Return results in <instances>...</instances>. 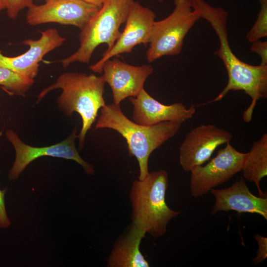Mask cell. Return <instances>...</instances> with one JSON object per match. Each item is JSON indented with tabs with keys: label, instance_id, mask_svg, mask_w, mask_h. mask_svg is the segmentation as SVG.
<instances>
[{
	"label": "cell",
	"instance_id": "1",
	"mask_svg": "<svg viewBox=\"0 0 267 267\" xmlns=\"http://www.w3.org/2000/svg\"><path fill=\"white\" fill-rule=\"evenodd\" d=\"M188 0L194 12L206 20L218 36L220 45L214 54L222 61L228 75V82L223 90L214 99L201 105L220 101L231 90H242L251 98L243 114L244 120L250 122L257 101L267 97V66L248 64L232 52L228 40L227 12L223 8L213 7L204 0Z\"/></svg>",
	"mask_w": 267,
	"mask_h": 267
},
{
	"label": "cell",
	"instance_id": "2",
	"mask_svg": "<svg viewBox=\"0 0 267 267\" xmlns=\"http://www.w3.org/2000/svg\"><path fill=\"white\" fill-rule=\"evenodd\" d=\"M105 83L102 76L66 72L61 74L54 84L42 90L36 102L39 103L52 90H62L57 99V106L68 117L75 112L80 115L82 127L77 138L79 148L82 149L87 132L96 121L98 110L105 105L103 97Z\"/></svg>",
	"mask_w": 267,
	"mask_h": 267
},
{
	"label": "cell",
	"instance_id": "3",
	"mask_svg": "<svg viewBox=\"0 0 267 267\" xmlns=\"http://www.w3.org/2000/svg\"><path fill=\"white\" fill-rule=\"evenodd\" d=\"M181 123L166 121L143 126L130 120L122 112L120 104L105 105L95 124V129L107 128L117 131L126 140L130 156H134L139 167V179L149 173L148 163L152 152L175 135Z\"/></svg>",
	"mask_w": 267,
	"mask_h": 267
},
{
	"label": "cell",
	"instance_id": "4",
	"mask_svg": "<svg viewBox=\"0 0 267 267\" xmlns=\"http://www.w3.org/2000/svg\"><path fill=\"white\" fill-rule=\"evenodd\" d=\"M168 186V173L160 170L134 181L130 192L132 223L155 238L166 234L169 222L180 213L166 203Z\"/></svg>",
	"mask_w": 267,
	"mask_h": 267
},
{
	"label": "cell",
	"instance_id": "5",
	"mask_svg": "<svg viewBox=\"0 0 267 267\" xmlns=\"http://www.w3.org/2000/svg\"><path fill=\"white\" fill-rule=\"evenodd\" d=\"M134 0H105L79 35L80 46L70 56L59 60L64 68L74 62L89 64L95 48L105 44L110 50L119 37L120 26L126 22Z\"/></svg>",
	"mask_w": 267,
	"mask_h": 267
},
{
	"label": "cell",
	"instance_id": "6",
	"mask_svg": "<svg viewBox=\"0 0 267 267\" xmlns=\"http://www.w3.org/2000/svg\"><path fill=\"white\" fill-rule=\"evenodd\" d=\"M174 3L173 11L153 25L146 52L149 63L164 56L179 54L185 36L200 18L194 12L188 0H174Z\"/></svg>",
	"mask_w": 267,
	"mask_h": 267
},
{
	"label": "cell",
	"instance_id": "7",
	"mask_svg": "<svg viewBox=\"0 0 267 267\" xmlns=\"http://www.w3.org/2000/svg\"><path fill=\"white\" fill-rule=\"evenodd\" d=\"M5 135L15 151V160L8 174L10 180L18 179L29 164L43 156L72 160L80 164L88 175L94 173L93 167L82 158L76 148L75 140L77 138L76 129H74L69 136L62 141L51 146L41 147H33L25 144L12 130H6Z\"/></svg>",
	"mask_w": 267,
	"mask_h": 267
},
{
	"label": "cell",
	"instance_id": "8",
	"mask_svg": "<svg viewBox=\"0 0 267 267\" xmlns=\"http://www.w3.org/2000/svg\"><path fill=\"white\" fill-rule=\"evenodd\" d=\"M246 153L237 150L229 142L220 150L217 155L204 166L200 165L191 171V195L199 197L241 171Z\"/></svg>",
	"mask_w": 267,
	"mask_h": 267
},
{
	"label": "cell",
	"instance_id": "9",
	"mask_svg": "<svg viewBox=\"0 0 267 267\" xmlns=\"http://www.w3.org/2000/svg\"><path fill=\"white\" fill-rule=\"evenodd\" d=\"M156 18L155 13L147 7L134 1L126 21L123 32L113 47L106 50L101 58L90 66L94 73H101L103 64L112 57L125 53H130L137 45H146L149 43L153 25Z\"/></svg>",
	"mask_w": 267,
	"mask_h": 267
},
{
	"label": "cell",
	"instance_id": "10",
	"mask_svg": "<svg viewBox=\"0 0 267 267\" xmlns=\"http://www.w3.org/2000/svg\"><path fill=\"white\" fill-rule=\"evenodd\" d=\"M100 8L84 0H46L28 8L26 22L32 26L57 23L81 30Z\"/></svg>",
	"mask_w": 267,
	"mask_h": 267
},
{
	"label": "cell",
	"instance_id": "11",
	"mask_svg": "<svg viewBox=\"0 0 267 267\" xmlns=\"http://www.w3.org/2000/svg\"><path fill=\"white\" fill-rule=\"evenodd\" d=\"M228 132L214 125H202L191 130L179 148V163L183 170L190 172L210 159L220 145L229 142Z\"/></svg>",
	"mask_w": 267,
	"mask_h": 267
},
{
	"label": "cell",
	"instance_id": "12",
	"mask_svg": "<svg viewBox=\"0 0 267 267\" xmlns=\"http://www.w3.org/2000/svg\"><path fill=\"white\" fill-rule=\"evenodd\" d=\"M153 70L149 65L135 66L117 58L105 61L102 76L111 88L113 103L120 104L127 97L136 96L144 89L146 79Z\"/></svg>",
	"mask_w": 267,
	"mask_h": 267
},
{
	"label": "cell",
	"instance_id": "13",
	"mask_svg": "<svg viewBox=\"0 0 267 267\" xmlns=\"http://www.w3.org/2000/svg\"><path fill=\"white\" fill-rule=\"evenodd\" d=\"M38 40L26 39L21 44L29 46L24 53L13 57L4 55L0 50V66L34 79L39 71V63L48 52L60 46L65 41L56 29L42 31Z\"/></svg>",
	"mask_w": 267,
	"mask_h": 267
},
{
	"label": "cell",
	"instance_id": "14",
	"mask_svg": "<svg viewBox=\"0 0 267 267\" xmlns=\"http://www.w3.org/2000/svg\"><path fill=\"white\" fill-rule=\"evenodd\" d=\"M129 100L133 105V121L143 126H151L166 121L182 123L191 118L196 112L194 105L187 108L181 103L163 104L144 89L136 96L129 97Z\"/></svg>",
	"mask_w": 267,
	"mask_h": 267
},
{
	"label": "cell",
	"instance_id": "15",
	"mask_svg": "<svg viewBox=\"0 0 267 267\" xmlns=\"http://www.w3.org/2000/svg\"><path fill=\"white\" fill-rule=\"evenodd\" d=\"M210 191L215 197V203L211 212L212 215L220 211H235L257 214L267 220V197L254 195L243 177L228 187L212 188Z\"/></svg>",
	"mask_w": 267,
	"mask_h": 267
},
{
	"label": "cell",
	"instance_id": "16",
	"mask_svg": "<svg viewBox=\"0 0 267 267\" xmlns=\"http://www.w3.org/2000/svg\"><path fill=\"white\" fill-rule=\"evenodd\" d=\"M146 233L132 223L115 242L107 260L109 267H148L149 264L139 249Z\"/></svg>",
	"mask_w": 267,
	"mask_h": 267
},
{
	"label": "cell",
	"instance_id": "17",
	"mask_svg": "<svg viewBox=\"0 0 267 267\" xmlns=\"http://www.w3.org/2000/svg\"><path fill=\"white\" fill-rule=\"evenodd\" d=\"M241 171L244 179L255 183L259 196L267 197L260 187L261 181L267 176V134L253 142L251 150L246 153Z\"/></svg>",
	"mask_w": 267,
	"mask_h": 267
},
{
	"label": "cell",
	"instance_id": "18",
	"mask_svg": "<svg viewBox=\"0 0 267 267\" xmlns=\"http://www.w3.org/2000/svg\"><path fill=\"white\" fill-rule=\"evenodd\" d=\"M34 83V79L0 66V86L11 92L24 94L31 88Z\"/></svg>",
	"mask_w": 267,
	"mask_h": 267
},
{
	"label": "cell",
	"instance_id": "19",
	"mask_svg": "<svg viewBox=\"0 0 267 267\" xmlns=\"http://www.w3.org/2000/svg\"><path fill=\"white\" fill-rule=\"evenodd\" d=\"M260 10L257 19L246 36L247 40L253 43L267 36V0H258Z\"/></svg>",
	"mask_w": 267,
	"mask_h": 267
},
{
	"label": "cell",
	"instance_id": "20",
	"mask_svg": "<svg viewBox=\"0 0 267 267\" xmlns=\"http://www.w3.org/2000/svg\"><path fill=\"white\" fill-rule=\"evenodd\" d=\"M6 10L9 18L17 19L20 12L25 8H28L33 3V0H5Z\"/></svg>",
	"mask_w": 267,
	"mask_h": 267
},
{
	"label": "cell",
	"instance_id": "21",
	"mask_svg": "<svg viewBox=\"0 0 267 267\" xmlns=\"http://www.w3.org/2000/svg\"><path fill=\"white\" fill-rule=\"evenodd\" d=\"M255 239L258 243V249L252 262L256 265L263 262L267 258V238L257 234Z\"/></svg>",
	"mask_w": 267,
	"mask_h": 267
},
{
	"label": "cell",
	"instance_id": "22",
	"mask_svg": "<svg viewBox=\"0 0 267 267\" xmlns=\"http://www.w3.org/2000/svg\"><path fill=\"white\" fill-rule=\"evenodd\" d=\"M6 189H0V228L6 229L11 225V221L7 214L5 204Z\"/></svg>",
	"mask_w": 267,
	"mask_h": 267
},
{
	"label": "cell",
	"instance_id": "23",
	"mask_svg": "<svg viewBox=\"0 0 267 267\" xmlns=\"http://www.w3.org/2000/svg\"><path fill=\"white\" fill-rule=\"evenodd\" d=\"M250 50L257 53L261 59L262 66H267V42L256 41L252 43Z\"/></svg>",
	"mask_w": 267,
	"mask_h": 267
},
{
	"label": "cell",
	"instance_id": "24",
	"mask_svg": "<svg viewBox=\"0 0 267 267\" xmlns=\"http://www.w3.org/2000/svg\"><path fill=\"white\" fill-rule=\"evenodd\" d=\"M89 3L101 7L105 0H84Z\"/></svg>",
	"mask_w": 267,
	"mask_h": 267
},
{
	"label": "cell",
	"instance_id": "25",
	"mask_svg": "<svg viewBox=\"0 0 267 267\" xmlns=\"http://www.w3.org/2000/svg\"><path fill=\"white\" fill-rule=\"evenodd\" d=\"M6 9V3L5 0H0V11Z\"/></svg>",
	"mask_w": 267,
	"mask_h": 267
},
{
	"label": "cell",
	"instance_id": "26",
	"mask_svg": "<svg viewBox=\"0 0 267 267\" xmlns=\"http://www.w3.org/2000/svg\"><path fill=\"white\" fill-rule=\"evenodd\" d=\"M159 2H162L164 1V0H158Z\"/></svg>",
	"mask_w": 267,
	"mask_h": 267
},
{
	"label": "cell",
	"instance_id": "27",
	"mask_svg": "<svg viewBox=\"0 0 267 267\" xmlns=\"http://www.w3.org/2000/svg\"></svg>",
	"mask_w": 267,
	"mask_h": 267
}]
</instances>
